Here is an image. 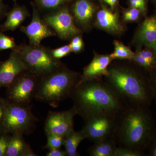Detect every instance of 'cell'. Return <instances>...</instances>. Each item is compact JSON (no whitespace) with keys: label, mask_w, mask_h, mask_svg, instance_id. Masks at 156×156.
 Instances as JSON below:
<instances>
[{"label":"cell","mask_w":156,"mask_h":156,"mask_svg":"<svg viewBox=\"0 0 156 156\" xmlns=\"http://www.w3.org/2000/svg\"><path fill=\"white\" fill-rule=\"evenodd\" d=\"M100 2L108 5L111 9L113 10L118 5L119 0H100Z\"/></svg>","instance_id":"obj_35"},{"label":"cell","mask_w":156,"mask_h":156,"mask_svg":"<svg viewBox=\"0 0 156 156\" xmlns=\"http://www.w3.org/2000/svg\"><path fill=\"white\" fill-rule=\"evenodd\" d=\"M39 78L25 70L20 73L7 88V98L20 105H30L34 99Z\"/></svg>","instance_id":"obj_7"},{"label":"cell","mask_w":156,"mask_h":156,"mask_svg":"<svg viewBox=\"0 0 156 156\" xmlns=\"http://www.w3.org/2000/svg\"><path fill=\"white\" fill-rule=\"evenodd\" d=\"M10 135L0 133V156H5Z\"/></svg>","instance_id":"obj_30"},{"label":"cell","mask_w":156,"mask_h":156,"mask_svg":"<svg viewBox=\"0 0 156 156\" xmlns=\"http://www.w3.org/2000/svg\"><path fill=\"white\" fill-rule=\"evenodd\" d=\"M150 48H151L153 51L156 57V43L154 44L153 45H152Z\"/></svg>","instance_id":"obj_40"},{"label":"cell","mask_w":156,"mask_h":156,"mask_svg":"<svg viewBox=\"0 0 156 156\" xmlns=\"http://www.w3.org/2000/svg\"><path fill=\"white\" fill-rule=\"evenodd\" d=\"M47 156H67L65 150H62L61 149L50 150L46 154Z\"/></svg>","instance_id":"obj_32"},{"label":"cell","mask_w":156,"mask_h":156,"mask_svg":"<svg viewBox=\"0 0 156 156\" xmlns=\"http://www.w3.org/2000/svg\"><path fill=\"white\" fill-rule=\"evenodd\" d=\"M27 70L19 54L13 50L9 58L0 64V89L7 87L20 73Z\"/></svg>","instance_id":"obj_12"},{"label":"cell","mask_w":156,"mask_h":156,"mask_svg":"<svg viewBox=\"0 0 156 156\" xmlns=\"http://www.w3.org/2000/svg\"><path fill=\"white\" fill-rule=\"evenodd\" d=\"M83 43V42L82 38H81V37L79 36L78 35L75 36L73 37L69 44H80Z\"/></svg>","instance_id":"obj_38"},{"label":"cell","mask_w":156,"mask_h":156,"mask_svg":"<svg viewBox=\"0 0 156 156\" xmlns=\"http://www.w3.org/2000/svg\"><path fill=\"white\" fill-rule=\"evenodd\" d=\"M14 2H15V0H14Z\"/></svg>","instance_id":"obj_42"},{"label":"cell","mask_w":156,"mask_h":156,"mask_svg":"<svg viewBox=\"0 0 156 156\" xmlns=\"http://www.w3.org/2000/svg\"><path fill=\"white\" fill-rule=\"evenodd\" d=\"M5 110V98H0V121L2 119Z\"/></svg>","instance_id":"obj_37"},{"label":"cell","mask_w":156,"mask_h":156,"mask_svg":"<svg viewBox=\"0 0 156 156\" xmlns=\"http://www.w3.org/2000/svg\"><path fill=\"white\" fill-rule=\"evenodd\" d=\"M76 115L77 112L73 106L64 111L49 112L45 121V134L64 137L74 130V118Z\"/></svg>","instance_id":"obj_10"},{"label":"cell","mask_w":156,"mask_h":156,"mask_svg":"<svg viewBox=\"0 0 156 156\" xmlns=\"http://www.w3.org/2000/svg\"><path fill=\"white\" fill-rule=\"evenodd\" d=\"M37 154L32 149L31 147L29 145L26 149L25 150V151L23 153V156H37Z\"/></svg>","instance_id":"obj_36"},{"label":"cell","mask_w":156,"mask_h":156,"mask_svg":"<svg viewBox=\"0 0 156 156\" xmlns=\"http://www.w3.org/2000/svg\"><path fill=\"white\" fill-rule=\"evenodd\" d=\"M38 120L30 105H20L5 98L4 115L0 121V133L27 135L33 132Z\"/></svg>","instance_id":"obj_5"},{"label":"cell","mask_w":156,"mask_h":156,"mask_svg":"<svg viewBox=\"0 0 156 156\" xmlns=\"http://www.w3.org/2000/svg\"><path fill=\"white\" fill-rule=\"evenodd\" d=\"M147 149L149 151L148 155L156 156V135L152 140Z\"/></svg>","instance_id":"obj_33"},{"label":"cell","mask_w":156,"mask_h":156,"mask_svg":"<svg viewBox=\"0 0 156 156\" xmlns=\"http://www.w3.org/2000/svg\"><path fill=\"white\" fill-rule=\"evenodd\" d=\"M96 23L100 28L112 33L119 34L123 30L118 14L103 4L96 14Z\"/></svg>","instance_id":"obj_15"},{"label":"cell","mask_w":156,"mask_h":156,"mask_svg":"<svg viewBox=\"0 0 156 156\" xmlns=\"http://www.w3.org/2000/svg\"><path fill=\"white\" fill-rule=\"evenodd\" d=\"M141 15L142 13L139 10L131 7L123 12V19L127 22H135L139 20Z\"/></svg>","instance_id":"obj_24"},{"label":"cell","mask_w":156,"mask_h":156,"mask_svg":"<svg viewBox=\"0 0 156 156\" xmlns=\"http://www.w3.org/2000/svg\"><path fill=\"white\" fill-rule=\"evenodd\" d=\"M151 1L152 2H153L156 4V0H151Z\"/></svg>","instance_id":"obj_41"},{"label":"cell","mask_w":156,"mask_h":156,"mask_svg":"<svg viewBox=\"0 0 156 156\" xmlns=\"http://www.w3.org/2000/svg\"><path fill=\"white\" fill-rule=\"evenodd\" d=\"M46 135L47 136V143L44 148L50 150L61 148V147L63 145L64 136L53 134Z\"/></svg>","instance_id":"obj_23"},{"label":"cell","mask_w":156,"mask_h":156,"mask_svg":"<svg viewBox=\"0 0 156 156\" xmlns=\"http://www.w3.org/2000/svg\"><path fill=\"white\" fill-rule=\"evenodd\" d=\"M137 41L140 44L150 48L156 43V16L146 18L138 30L136 35Z\"/></svg>","instance_id":"obj_16"},{"label":"cell","mask_w":156,"mask_h":156,"mask_svg":"<svg viewBox=\"0 0 156 156\" xmlns=\"http://www.w3.org/2000/svg\"><path fill=\"white\" fill-rule=\"evenodd\" d=\"M72 11L76 22L82 27L87 28L93 19L95 7L92 0H76Z\"/></svg>","instance_id":"obj_14"},{"label":"cell","mask_w":156,"mask_h":156,"mask_svg":"<svg viewBox=\"0 0 156 156\" xmlns=\"http://www.w3.org/2000/svg\"><path fill=\"white\" fill-rule=\"evenodd\" d=\"M69 98L77 115L84 121L102 114L116 115L125 105L109 86L101 80L78 84Z\"/></svg>","instance_id":"obj_2"},{"label":"cell","mask_w":156,"mask_h":156,"mask_svg":"<svg viewBox=\"0 0 156 156\" xmlns=\"http://www.w3.org/2000/svg\"><path fill=\"white\" fill-rule=\"evenodd\" d=\"M106 83L125 104L149 106L153 98L149 78L134 69L123 66L108 68Z\"/></svg>","instance_id":"obj_3"},{"label":"cell","mask_w":156,"mask_h":156,"mask_svg":"<svg viewBox=\"0 0 156 156\" xmlns=\"http://www.w3.org/2000/svg\"><path fill=\"white\" fill-rule=\"evenodd\" d=\"M45 23L60 39L67 40L78 35L81 31L75 24L73 15L66 7H62L46 15Z\"/></svg>","instance_id":"obj_8"},{"label":"cell","mask_w":156,"mask_h":156,"mask_svg":"<svg viewBox=\"0 0 156 156\" xmlns=\"http://www.w3.org/2000/svg\"><path fill=\"white\" fill-rule=\"evenodd\" d=\"M132 60H133L136 65L139 66L140 67L142 68L147 71H151L152 70L156 68L149 62L148 61L136 52L135 53Z\"/></svg>","instance_id":"obj_27"},{"label":"cell","mask_w":156,"mask_h":156,"mask_svg":"<svg viewBox=\"0 0 156 156\" xmlns=\"http://www.w3.org/2000/svg\"><path fill=\"white\" fill-rule=\"evenodd\" d=\"M21 31L29 40L30 45L37 46L46 38L56 35L50 27L41 19L37 9L33 5L32 19L29 24L21 27Z\"/></svg>","instance_id":"obj_11"},{"label":"cell","mask_w":156,"mask_h":156,"mask_svg":"<svg viewBox=\"0 0 156 156\" xmlns=\"http://www.w3.org/2000/svg\"><path fill=\"white\" fill-rule=\"evenodd\" d=\"M30 16L27 9L24 6H16L7 15V20L2 26L3 30H14L18 28Z\"/></svg>","instance_id":"obj_17"},{"label":"cell","mask_w":156,"mask_h":156,"mask_svg":"<svg viewBox=\"0 0 156 156\" xmlns=\"http://www.w3.org/2000/svg\"><path fill=\"white\" fill-rule=\"evenodd\" d=\"M17 47L14 39L0 32V51L14 49Z\"/></svg>","instance_id":"obj_26"},{"label":"cell","mask_w":156,"mask_h":156,"mask_svg":"<svg viewBox=\"0 0 156 156\" xmlns=\"http://www.w3.org/2000/svg\"><path fill=\"white\" fill-rule=\"evenodd\" d=\"M23 136L20 134L10 135L5 156H23L29 145L26 142Z\"/></svg>","instance_id":"obj_20"},{"label":"cell","mask_w":156,"mask_h":156,"mask_svg":"<svg viewBox=\"0 0 156 156\" xmlns=\"http://www.w3.org/2000/svg\"><path fill=\"white\" fill-rule=\"evenodd\" d=\"M81 75L64 65L39 78L34 99L53 108L58 107L60 102L70 97Z\"/></svg>","instance_id":"obj_4"},{"label":"cell","mask_w":156,"mask_h":156,"mask_svg":"<svg viewBox=\"0 0 156 156\" xmlns=\"http://www.w3.org/2000/svg\"><path fill=\"white\" fill-rule=\"evenodd\" d=\"M115 115L102 114L84 121V126L81 130L86 139L95 142L112 137Z\"/></svg>","instance_id":"obj_9"},{"label":"cell","mask_w":156,"mask_h":156,"mask_svg":"<svg viewBox=\"0 0 156 156\" xmlns=\"http://www.w3.org/2000/svg\"><path fill=\"white\" fill-rule=\"evenodd\" d=\"M13 50L22 58L27 70L38 78L49 74L65 65L59 59L53 57L50 49L41 44L34 46L22 44Z\"/></svg>","instance_id":"obj_6"},{"label":"cell","mask_w":156,"mask_h":156,"mask_svg":"<svg viewBox=\"0 0 156 156\" xmlns=\"http://www.w3.org/2000/svg\"><path fill=\"white\" fill-rule=\"evenodd\" d=\"M71 52L69 45H66L60 48L51 50V53L54 58L59 59L67 56Z\"/></svg>","instance_id":"obj_28"},{"label":"cell","mask_w":156,"mask_h":156,"mask_svg":"<svg viewBox=\"0 0 156 156\" xmlns=\"http://www.w3.org/2000/svg\"><path fill=\"white\" fill-rule=\"evenodd\" d=\"M131 8H135L141 11L144 16L147 13V2L146 0H128Z\"/></svg>","instance_id":"obj_29"},{"label":"cell","mask_w":156,"mask_h":156,"mask_svg":"<svg viewBox=\"0 0 156 156\" xmlns=\"http://www.w3.org/2000/svg\"><path fill=\"white\" fill-rule=\"evenodd\" d=\"M86 139V136L82 130H75L67 134L64 137L63 146L67 156H78L77 148L81 141Z\"/></svg>","instance_id":"obj_19"},{"label":"cell","mask_w":156,"mask_h":156,"mask_svg":"<svg viewBox=\"0 0 156 156\" xmlns=\"http://www.w3.org/2000/svg\"><path fill=\"white\" fill-rule=\"evenodd\" d=\"M114 52L110 54L113 59H128L132 60L135 53L130 48L123 44L119 41H114Z\"/></svg>","instance_id":"obj_21"},{"label":"cell","mask_w":156,"mask_h":156,"mask_svg":"<svg viewBox=\"0 0 156 156\" xmlns=\"http://www.w3.org/2000/svg\"><path fill=\"white\" fill-rule=\"evenodd\" d=\"M117 143L113 137L94 142L88 152L91 156H114Z\"/></svg>","instance_id":"obj_18"},{"label":"cell","mask_w":156,"mask_h":156,"mask_svg":"<svg viewBox=\"0 0 156 156\" xmlns=\"http://www.w3.org/2000/svg\"><path fill=\"white\" fill-rule=\"evenodd\" d=\"M5 8L4 5L0 2V18L5 14Z\"/></svg>","instance_id":"obj_39"},{"label":"cell","mask_w":156,"mask_h":156,"mask_svg":"<svg viewBox=\"0 0 156 156\" xmlns=\"http://www.w3.org/2000/svg\"><path fill=\"white\" fill-rule=\"evenodd\" d=\"M113 60L110 55L95 54L92 62L84 69L78 84L87 81L100 80L103 76H106L108 74L109 66Z\"/></svg>","instance_id":"obj_13"},{"label":"cell","mask_w":156,"mask_h":156,"mask_svg":"<svg viewBox=\"0 0 156 156\" xmlns=\"http://www.w3.org/2000/svg\"><path fill=\"white\" fill-rule=\"evenodd\" d=\"M145 154L143 152L119 146L116 148L114 156H145Z\"/></svg>","instance_id":"obj_25"},{"label":"cell","mask_w":156,"mask_h":156,"mask_svg":"<svg viewBox=\"0 0 156 156\" xmlns=\"http://www.w3.org/2000/svg\"><path fill=\"white\" fill-rule=\"evenodd\" d=\"M149 72L150 73L149 78L153 98L155 100L156 103V68Z\"/></svg>","instance_id":"obj_31"},{"label":"cell","mask_w":156,"mask_h":156,"mask_svg":"<svg viewBox=\"0 0 156 156\" xmlns=\"http://www.w3.org/2000/svg\"><path fill=\"white\" fill-rule=\"evenodd\" d=\"M148 105L126 104L115 115L112 137L119 147L144 152L156 135Z\"/></svg>","instance_id":"obj_1"},{"label":"cell","mask_w":156,"mask_h":156,"mask_svg":"<svg viewBox=\"0 0 156 156\" xmlns=\"http://www.w3.org/2000/svg\"><path fill=\"white\" fill-rule=\"evenodd\" d=\"M71 0H37L40 9L46 11H54L61 8Z\"/></svg>","instance_id":"obj_22"},{"label":"cell","mask_w":156,"mask_h":156,"mask_svg":"<svg viewBox=\"0 0 156 156\" xmlns=\"http://www.w3.org/2000/svg\"><path fill=\"white\" fill-rule=\"evenodd\" d=\"M69 45L71 52L75 53H78L80 52L83 50V43L75 45Z\"/></svg>","instance_id":"obj_34"}]
</instances>
